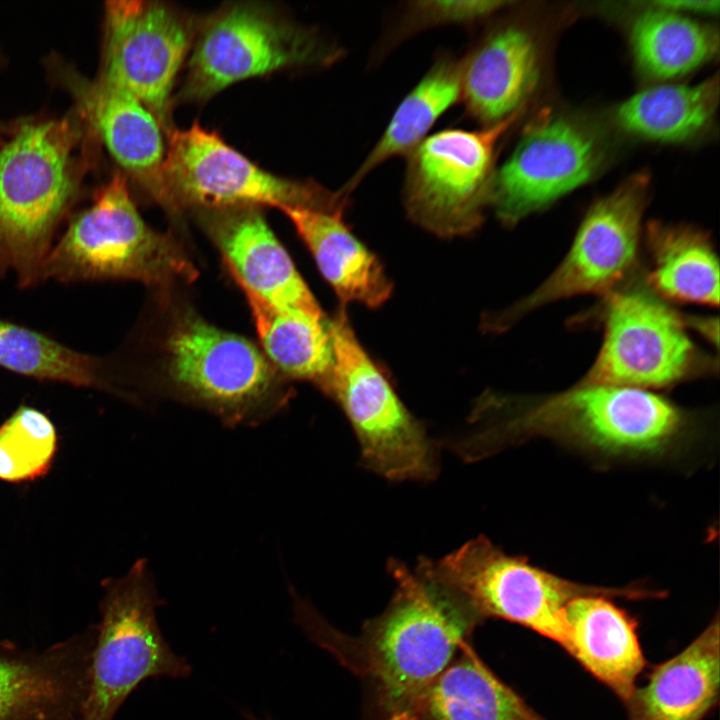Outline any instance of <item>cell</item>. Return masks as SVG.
Returning <instances> with one entry per match:
<instances>
[{"label": "cell", "instance_id": "obj_1", "mask_svg": "<svg viewBox=\"0 0 720 720\" xmlns=\"http://www.w3.org/2000/svg\"><path fill=\"white\" fill-rule=\"evenodd\" d=\"M473 425L445 446L466 462L489 457L534 437L607 453H650L680 436L684 412L650 391L581 384L537 398L486 393L470 414Z\"/></svg>", "mask_w": 720, "mask_h": 720}, {"label": "cell", "instance_id": "obj_2", "mask_svg": "<svg viewBox=\"0 0 720 720\" xmlns=\"http://www.w3.org/2000/svg\"><path fill=\"white\" fill-rule=\"evenodd\" d=\"M388 570L396 582L389 605L349 645L306 633L368 680L382 720H421L426 692L481 619L453 590L399 560Z\"/></svg>", "mask_w": 720, "mask_h": 720}, {"label": "cell", "instance_id": "obj_3", "mask_svg": "<svg viewBox=\"0 0 720 720\" xmlns=\"http://www.w3.org/2000/svg\"><path fill=\"white\" fill-rule=\"evenodd\" d=\"M72 119L23 124L0 148V277L42 282L56 231L77 190Z\"/></svg>", "mask_w": 720, "mask_h": 720}, {"label": "cell", "instance_id": "obj_4", "mask_svg": "<svg viewBox=\"0 0 720 720\" xmlns=\"http://www.w3.org/2000/svg\"><path fill=\"white\" fill-rule=\"evenodd\" d=\"M196 275L176 241L145 223L126 179L116 174L55 240L42 282L134 280L169 285Z\"/></svg>", "mask_w": 720, "mask_h": 720}, {"label": "cell", "instance_id": "obj_5", "mask_svg": "<svg viewBox=\"0 0 720 720\" xmlns=\"http://www.w3.org/2000/svg\"><path fill=\"white\" fill-rule=\"evenodd\" d=\"M417 571L445 585L465 600L480 618L495 617L522 625L567 651V605L583 595L640 599L655 597L639 587L582 585L506 554L487 537L478 536L444 557H422Z\"/></svg>", "mask_w": 720, "mask_h": 720}, {"label": "cell", "instance_id": "obj_6", "mask_svg": "<svg viewBox=\"0 0 720 720\" xmlns=\"http://www.w3.org/2000/svg\"><path fill=\"white\" fill-rule=\"evenodd\" d=\"M329 330L332 368L323 392L347 417L361 464L389 481L433 480L439 471L435 442L360 344L343 307Z\"/></svg>", "mask_w": 720, "mask_h": 720}, {"label": "cell", "instance_id": "obj_7", "mask_svg": "<svg viewBox=\"0 0 720 720\" xmlns=\"http://www.w3.org/2000/svg\"><path fill=\"white\" fill-rule=\"evenodd\" d=\"M342 49L258 3L220 8L199 23L178 99L204 101L228 86L273 72L335 63Z\"/></svg>", "mask_w": 720, "mask_h": 720}, {"label": "cell", "instance_id": "obj_8", "mask_svg": "<svg viewBox=\"0 0 720 720\" xmlns=\"http://www.w3.org/2000/svg\"><path fill=\"white\" fill-rule=\"evenodd\" d=\"M162 603L148 562L105 584L80 720H113L126 698L150 678H185L187 660L173 652L156 619Z\"/></svg>", "mask_w": 720, "mask_h": 720}, {"label": "cell", "instance_id": "obj_9", "mask_svg": "<svg viewBox=\"0 0 720 720\" xmlns=\"http://www.w3.org/2000/svg\"><path fill=\"white\" fill-rule=\"evenodd\" d=\"M166 135L164 178L173 212L263 205L345 212L349 204L339 190L262 169L198 123Z\"/></svg>", "mask_w": 720, "mask_h": 720}, {"label": "cell", "instance_id": "obj_10", "mask_svg": "<svg viewBox=\"0 0 720 720\" xmlns=\"http://www.w3.org/2000/svg\"><path fill=\"white\" fill-rule=\"evenodd\" d=\"M521 113L478 130L444 129L413 149L402 190L409 219L439 237L475 231L490 205L497 144Z\"/></svg>", "mask_w": 720, "mask_h": 720}, {"label": "cell", "instance_id": "obj_11", "mask_svg": "<svg viewBox=\"0 0 720 720\" xmlns=\"http://www.w3.org/2000/svg\"><path fill=\"white\" fill-rule=\"evenodd\" d=\"M599 353L581 384L662 388L711 368L686 332L685 320L650 288L609 292Z\"/></svg>", "mask_w": 720, "mask_h": 720}, {"label": "cell", "instance_id": "obj_12", "mask_svg": "<svg viewBox=\"0 0 720 720\" xmlns=\"http://www.w3.org/2000/svg\"><path fill=\"white\" fill-rule=\"evenodd\" d=\"M167 360L181 393L227 424H255L282 404L262 353L245 338L199 317L185 316L174 326Z\"/></svg>", "mask_w": 720, "mask_h": 720}, {"label": "cell", "instance_id": "obj_13", "mask_svg": "<svg viewBox=\"0 0 720 720\" xmlns=\"http://www.w3.org/2000/svg\"><path fill=\"white\" fill-rule=\"evenodd\" d=\"M648 185L640 173L594 202L559 266L528 296L486 320V327L503 331L547 304L614 290L636 264Z\"/></svg>", "mask_w": 720, "mask_h": 720}, {"label": "cell", "instance_id": "obj_14", "mask_svg": "<svg viewBox=\"0 0 720 720\" xmlns=\"http://www.w3.org/2000/svg\"><path fill=\"white\" fill-rule=\"evenodd\" d=\"M199 23L158 1L117 0L105 6L101 77L143 103L165 134L174 128L172 92Z\"/></svg>", "mask_w": 720, "mask_h": 720}, {"label": "cell", "instance_id": "obj_15", "mask_svg": "<svg viewBox=\"0 0 720 720\" xmlns=\"http://www.w3.org/2000/svg\"><path fill=\"white\" fill-rule=\"evenodd\" d=\"M603 161L597 134L573 118L541 113L495 170L490 205L512 226L588 182Z\"/></svg>", "mask_w": 720, "mask_h": 720}, {"label": "cell", "instance_id": "obj_16", "mask_svg": "<svg viewBox=\"0 0 720 720\" xmlns=\"http://www.w3.org/2000/svg\"><path fill=\"white\" fill-rule=\"evenodd\" d=\"M203 216L240 287L278 308L324 318L318 302L258 207L204 210Z\"/></svg>", "mask_w": 720, "mask_h": 720}, {"label": "cell", "instance_id": "obj_17", "mask_svg": "<svg viewBox=\"0 0 720 720\" xmlns=\"http://www.w3.org/2000/svg\"><path fill=\"white\" fill-rule=\"evenodd\" d=\"M94 640L78 636L40 653L0 654V720H77Z\"/></svg>", "mask_w": 720, "mask_h": 720}, {"label": "cell", "instance_id": "obj_18", "mask_svg": "<svg viewBox=\"0 0 720 720\" xmlns=\"http://www.w3.org/2000/svg\"><path fill=\"white\" fill-rule=\"evenodd\" d=\"M540 72L534 37L517 24H504L481 35L460 59L461 101L483 127L522 110Z\"/></svg>", "mask_w": 720, "mask_h": 720}, {"label": "cell", "instance_id": "obj_19", "mask_svg": "<svg viewBox=\"0 0 720 720\" xmlns=\"http://www.w3.org/2000/svg\"><path fill=\"white\" fill-rule=\"evenodd\" d=\"M78 91L83 111L112 158L155 202L173 212L157 118L132 94L102 77Z\"/></svg>", "mask_w": 720, "mask_h": 720}, {"label": "cell", "instance_id": "obj_20", "mask_svg": "<svg viewBox=\"0 0 720 720\" xmlns=\"http://www.w3.org/2000/svg\"><path fill=\"white\" fill-rule=\"evenodd\" d=\"M718 617L683 651L656 666L626 701L629 720H702L718 701Z\"/></svg>", "mask_w": 720, "mask_h": 720}, {"label": "cell", "instance_id": "obj_21", "mask_svg": "<svg viewBox=\"0 0 720 720\" xmlns=\"http://www.w3.org/2000/svg\"><path fill=\"white\" fill-rule=\"evenodd\" d=\"M566 620L567 652L626 703L646 665L635 621L598 594L573 599Z\"/></svg>", "mask_w": 720, "mask_h": 720}, {"label": "cell", "instance_id": "obj_22", "mask_svg": "<svg viewBox=\"0 0 720 720\" xmlns=\"http://www.w3.org/2000/svg\"><path fill=\"white\" fill-rule=\"evenodd\" d=\"M282 211L343 304L356 302L377 308L386 302L392 283L378 258L345 223L344 212L302 207Z\"/></svg>", "mask_w": 720, "mask_h": 720}, {"label": "cell", "instance_id": "obj_23", "mask_svg": "<svg viewBox=\"0 0 720 720\" xmlns=\"http://www.w3.org/2000/svg\"><path fill=\"white\" fill-rule=\"evenodd\" d=\"M459 101L460 59L441 54L398 104L381 137L339 191L350 197L378 166L390 158L407 156L427 137L436 121Z\"/></svg>", "mask_w": 720, "mask_h": 720}, {"label": "cell", "instance_id": "obj_24", "mask_svg": "<svg viewBox=\"0 0 720 720\" xmlns=\"http://www.w3.org/2000/svg\"><path fill=\"white\" fill-rule=\"evenodd\" d=\"M648 285L657 295L681 303L717 306L719 263L708 235L695 227L650 223Z\"/></svg>", "mask_w": 720, "mask_h": 720}, {"label": "cell", "instance_id": "obj_25", "mask_svg": "<svg viewBox=\"0 0 720 720\" xmlns=\"http://www.w3.org/2000/svg\"><path fill=\"white\" fill-rule=\"evenodd\" d=\"M421 720H544L471 651L449 664L426 692Z\"/></svg>", "mask_w": 720, "mask_h": 720}, {"label": "cell", "instance_id": "obj_26", "mask_svg": "<svg viewBox=\"0 0 720 720\" xmlns=\"http://www.w3.org/2000/svg\"><path fill=\"white\" fill-rule=\"evenodd\" d=\"M266 354L287 375L314 382L324 391L332 368L329 322L297 310H284L241 287Z\"/></svg>", "mask_w": 720, "mask_h": 720}, {"label": "cell", "instance_id": "obj_27", "mask_svg": "<svg viewBox=\"0 0 720 720\" xmlns=\"http://www.w3.org/2000/svg\"><path fill=\"white\" fill-rule=\"evenodd\" d=\"M719 99L718 78L696 85H663L643 90L616 111L617 124L640 138L681 142L704 130Z\"/></svg>", "mask_w": 720, "mask_h": 720}, {"label": "cell", "instance_id": "obj_28", "mask_svg": "<svg viewBox=\"0 0 720 720\" xmlns=\"http://www.w3.org/2000/svg\"><path fill=\"white\" fill-rule=\"evenodd\" d=\"M630 42L638 69L654 79L687 74L718 51V33L711 27L658 6L634 20Z\"/></svg>", "mask_w": 720, "mask_h": 720}, {"label": "cell", "instance_id": "obj_29", "mask_svg": "<svg viewBox=\"0 0 720 720\" xmlns=\"http://www.w3.org/2000/svg\"><path fill=\"white\" fill-rule=\"evenodd\" d=\"M0 368L39 381L109 389L106 361L0 317Z\"/></svg>", "mask_w": 720, "mask_h": 720}, {"label": "cell", "instance_id": "obj_30", "mask_svg": "<svg viewBox=\"0 0 720 720\" xmlns=\"http://www.w3.org/2000/svg\"><path fill=\"white\" fill-rule=\"evenodd\" d=\"M57 446L56 430L41 411L16 409L0 426V479L21 482L46 473Z\"/></svg>", "mask_w": 720, "mask_h": 720}, {"label": "cell", "instance_id": "obj_31", "mask_svg": "<svg viewBox=\"0 0 720 720\" xmlns=\"http://www.w3.org/2000/svg\"><path fill=\"white\" fill-rule=\"evenodd\" d=\"M511 4L507 1L456 0L412 1L402 7L393 27L387 32L381 50L427 29L449 25H473Z\"/></svg>", "mask_w": 720, "mask_h": 720}, {"label": "cell", "instance_id": "obj_32", "mask_svg": "<svg viewBox=\"0 0 720 720\" xmlns=\"http://www.w3.org/2000/svg\"><path fill=\"white\" fill-rule=\"evenodd\" d=\"M658 7L678 13H716L719 1H660L655 3Z\"/></svg>", "mask_w": 720, "mask_h": 720}, {"label": "cell", "instance_id": "obj_33", "mask_svg": "<svg viewBox=\"0 0 720 720\" xmlns=\"http://www.w3.org/2000/svg\"><path fill=\"white\" fill-rule=\"evenodd\" d=\"M245 717H246L248 720H260L259 718L253 716L251 713H246V714H245ZM265 720H271V719L266 718Z\"/></svg>", "mask_w": 720, "mask_h": 720}]
</instances>
